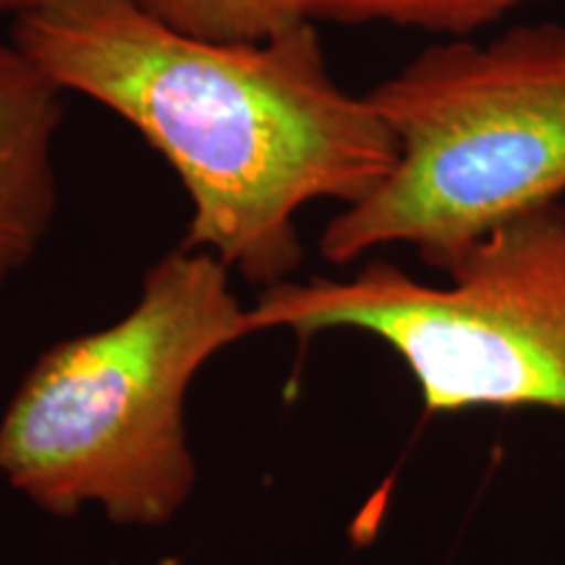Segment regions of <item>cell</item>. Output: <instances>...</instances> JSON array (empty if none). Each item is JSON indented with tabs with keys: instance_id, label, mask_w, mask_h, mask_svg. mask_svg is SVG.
<instances>
[{
	"instance_id": "277c9868",
	"label": "cell",
	"mask_w": 565,
	"mask_h": 565,
	"mask_svg": "<svg viewBox=\"0 0 565 565\" xmlns=\"http://www.w3.org/2000/svg\"><path fill=\"white\" fill-rule=\"evenodd\" d=\"M429 286L372 259L351 278L280 280L246 309L249 333L356 330L406 364L427 414L565 412V204L494 228Z\"/></svg>"
},
{
	"instance_id": "6da1fadb",
	"label": "cell",
	"mask_w": 565,
	"mask_h": 565,
	"mask_svg": "<svg viewBox=\"0 0 565 565\" xmlns=\"http://www.w3.org/2000/svg\"><path fill=\"white\" fill-rule=\"evenodd\" d=\"M11 42L63 92L141 134L192 202L181 246L259 288L301 265V207L362 202L398 158L366 97L330 74L315 21L215 42L173 30L139 0H61L13 21Z\"/></svg>"
},
{
	"instance_id": "ba28073f",
	"label": "cell",
	"mask_w": 565,
	"mask_h": 565,
	"mask_svg": "<svg viewBox=\"0 0 565 565\" xmlns=\"http://www.w3.org/2000/svg\"><path fill=\"white\" fill-rule=\"evenodd\" d=\"M55 3H61V0H0V17H11L17 21L42 9H51Z\"/></svg>"
},
{
	"instance_id": "3957f363",
	"label": "cell",
	"mask_w": 565,
	"mask_h": 565,
	"mask_svg": "<svg viewBox=\"0 0 565 565\" xmlns=\"http://www.w3.org/2000/svg\"><path fill=\"white\" fill-rule=\"evenodd\" d=\"M398 158L362 202L330 217L320 254L351 265L414 246L443 273L458 254L565 194V24L429 45L364 95Z\"/></svg>"
},
{
	"instance_id": "52a82bcc",
	"label": "cell",
	"mask_w": 565,
	"mask_h": 565,
	"mask_svg": "<svg viewBox=\"0 0 565 565\" xmlns=\"http://www.w3.org/2000/svg\"><path fill=\"white\" fill-rule=\"evenodd\" d=\"M154 19L192 38L257 42L303 19L301 0H139Z\"/></svg>"
},
{
	"instance_id": "8992f818",
	"label": "cell",
	"mask_w": 565,
	"mask_h": 565,
	"mask_svg": "<svg viewBox=\"0 0 565 565\" xmlns=\"http://www.w3.org/2000/svg\"><path fill=\"white\" fill-rule=\"evenodd\" d=\"M534 3L545 0H301V11L307 21L393 24L456 40Z\"/></svg>"
},
{
	"instance_id": "5b68a950",
	"label": "cell",
	"mask_w": 565,
	"mask_h": 565,
	"mask_svg": "<svg viewBox=\"0 0 565 565\" xmlns=\"http://www.w3.org/2000/svg\"><path fill=\"white\" fill-rule=\"evenodd\" d=\"M63 95L21 47L0 45V288L32 263L58 212Z\"/></svg>"
},
{
	"instance_id": "7a4b0ae2",
	"label": "cell",
	"mask_w": 565,
	"mask_h": 565,
	"mask_svg": "<svg viewBox=\"0 0 565 565\" xmlns=\"http://www.w3.org/2000/svg\"><path fill=\"white\" fill-rule=\"evenodd\" d=\"M231 270L168 252L108 328L42 351L0 416V477L40 511L103 508L116 526H166L196 487L186 395L217 351L249 338Z\"/></svg>"
}]
</instances>
